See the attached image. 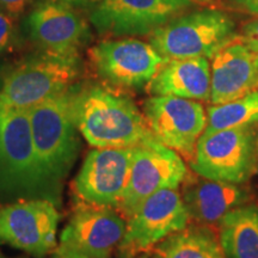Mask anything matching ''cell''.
<instances>
[{"label":"cell","mask_w":258,"mask_h":258,"mask_svg":"<svg viewBox=\"0 0 258 258\" xmlns=\"http://www.w3.org/2000/svg\"><path fill=\"white\" fill-rule=\"evenodd\" d=\"M134 258H151L150 252H143V253H139L138 256H135Z\"/></svg>","instance_id":"obj_29"},{"label":"cell","mask_w":258,"mask_h":258,"mask_svg":"<svg viewBox=\"0 0 258 258\" xmlns=\"http://www.w3.org/2000/svg\"><path fill=\"white\" fill-rule=\"evenodd\" d=\"M257 158H258V138H257Z\"/></svg>","instance_id":"obj_30"},{"label":"cell","mask_w":258,"mask_h":258,"mask_svg":"<svg viewBox=\"0 0 258 258\" xmlns=\"http://www.w3.org/2000/svg\"><path fill=\"white\" fill-rule=\"evenodd\" d=\"M134 147H93L73 180L77 202L117 208L127 186Z\"/></svg>","instance_id":"obj_13"},{"label":"cell","mask_w":258,"mask_h":258,"mask_svg":"<svg viewBox=\"0 0 258 258\" xmlns=\"http://www.w3.org/2000/svg\"><path fill=\"white\" fill-rule=\"evenodd\" d=\"M256 127L249 124L203 133L189 161L190 167L203 178L246 183L258 166Z\"/></svg>","instance_id":"obj_6"},{"label":"cell","mask_w":258,"mask_h":258,"mask_svg":"<svg viewBox=\"0 0 258 258\" xmlns=\"http://www.w3.org/2000/svg\"><path fill=\"white\" fill-rule=\"evenodd\" d=\"M32 0H0V10L18 18L27 11Z\"/></svg>","instance_id":"obj_24"},{"label":"cell","mask_w":258,"mask_h":258,"mask_svg":"<svg viewBox=\"0 0 258 258\" xmlns=\"http://www.w3.org/2000/svg\"><path fill=\"white\" fill-rule=\"evenodd\" d=\"M124 231L125 219L115 208L78 202L59 244L98 258H112Z\"/></svg>","instance_id":"obj_15"},{"label":"cell","mask_w":258,"mask_h":258,"mask_svg":"<svg viewBox=\"0 0 258 258\" xmlns=\"http://www.w3.org/2000/svg\"><path fill=\"white\" fill-rule=\"evenodd\" d=\"M28 32L42 51L62 56H80L91 37L82 12L56 0L35 5L28 17Z\"/></svg>","instance_id":"obj_14"},{"label":"cell","mask_w":258,"mask_h":258,"mask_svg":"<svg viewBox=\"0 0 258 258\" xmlns=\"http://www.w3.org/2000/svg\"><path fill=\"white\" fill-rule=\"evenodd\" d=\"M143 114L159 143L191 160L207 127V111L201 103L173 96H151L144 102Z\"/></svg>","instance_id":"obj_11"},{"label":"cell","mask_w":258,"mask_h":258,"mask_svg":"<svg viewBox=\"0 0 258 258\" xmlns=\"http://www.w3.org/2000/svg\"><path fill=\"white\" fill-rule=\"evenodd\" d=\"M258 123V90L224 104H212L207 109L205 133L221 129Z\"/></svg>","instance_id":"obj_21"},{"label":"cell","mask_w":258,"mask_h":258,"mask_svg":"<svg viewBox=\"0 0 258 258\" xmlns=\"http://www.w3.org/2000/svg\"><path fill=\"white\" fill-rule=\"evenodd\" d=\"M188 177L183 158L158 140L134 147L128 183L116 211L127 219L154 192L178 189Z\"/></svg>","instance_id":"obj_9"},{"label":"cell","mask_w":258,"mask_h":258,"mask_svg":"<svg viewBox=\"0 0 258 258\" xmlns=\"http://www.w3.org/2000/svg\"><path fill=\"white\" fill-rule=\"evenodd\" d=\"M226 3L238 11L258 16V0H226Z\"/></svg>","instance_id":"obj_26"},{"label":"cell","mask_w":258,"mask_h":258,"mask_svg":"<svg viewBox=\"0 0 258 258\" xmlns=\"http://www.w3.org/2000/svg\"><path fill=\"white\" fill-rule=\"evenodd\" d=\"M60 213L43 199L19 200L0 206V243L43 258L55 250Z\"/></svg>","instance_id":"obj_10"},{"label":"cell","mask_w":258,"mask_h":258,"mask_svg":"<svg viewBox=\"0 0 258 258\" xmlns=\"http://www.w3.org/2000/svg\"><path fill=\"white\" fill-rule=\"evenodd\" d=\"M51 258H98L89 254L83 251L74 249L71 246H64V245H57L55 250L51 252Z\"/></svg>","instance_id":"obj_25"},{"label":"cell","mask_w":258,"mask_h":258,"mask_svg":"<svg viewBox=\"0 0 258 258\" xmlns=\"http://www.w3.org/2000/svg\"><path fill=\"white\" fill-rule=\"evenodd\" d=\"M226 258H258V203L232 209L218 225Z\"/></svg>","instance_id":"obj_19"},{"label":"cell","mask_w":258,"mask_h":258,"mask_svg":"<svg viewBox=\"0 0 258 258\" xmlns=\"http://www.w3.org/2000/svg\"><path fill=\"white\" fill-rule=\"evenodd\" d=\"M190 217L178 189L154 192L125 219V231L117 250V258H134L151 252L170 234L185 228Z\"/></svg>","instance_id":"obj_8"},{"label":"cell","mask_w":258,"mask_h":258,"mask_svg":"<svg viewBox=\"0 0 258 258\" xmlns=\"http://www.w3.org/2000/svg\"><path fill=\"white\" fill-rule=\"evenodd\" d=\"M192 5L189 0H99L89 19L103 36H148Z\"/></svg>","instance_id":"obj_12"},{"label":"cell","mask_w":258,"mask_h":258,"mask_svg":"<svg viewBox=\"0 0 258 258\" xmlns=\"http://www.w3.org/2000/svg\"><path fill=\"white\" fill-rule=\"evenodd\" d=\"M80 56L40 51L12 67L0 85V108L28 110L79 82Z\"/></svg>","instance_id":"obj_5"},{"label":"cell","mask_w":258,"mask_h":258,"mask_svg":"<svg viewBox=\"0 0 258 258\" xmlns=\"http://www.w3.org/2000/svg\"><path fill=\"white\" fill-rule=\"evenodd\" d=\"M258 90V51L239 38L212 57L211 103L224 104Z\"/></svg>","instance_id":"obj_16"},{"label":"cell","mask_w":258,"mask_h":258,"mask_svg":"<svg viewBox=\"0 0 258 258\" xmlns=\"http://www.w3.org/2000/svg\"><path fill=\"white\" fill-rule=\"evenodd\" d=\"M151 96L211 101V63L206 57L166 60L146 86Z\"/></svg>","instance_id":"obj_18"},{"label":"cell","mask_w":258,"mask_h":258,"mask_svg":"<svg viewBox=\"0 0 258 258\" xmlns=\"http://www.w3.org/2000/svg\"><path fill=\"white\" fill-rule=\"evenodd\" d=\"M0 258H8V257H4V256H2V254H0ZM22 258V257H21Z\"/></svg>","instance_id":"obj_31"},{"label":"cell","mask_w":258,"mask_h":258,"mask_svg":"<svg viewBox=\"0 0 258 258\" xmlns=\"http://www.w3.org/2000/svg\"><path fill=\"white\" fill-rule=\"evenodd\" d=\"M151 258H226L209 226L196 224L170 234L151 251Z\"/></svg>","instance_id":"obj_20"},{"label":"cell","mask_w":258,"mask_h":258,"mask_svg":"<svg viewBox=\"0 0 258 258\" xmlns=\"http://www.w3.org/2000/svg\"><path fill=\"white\" fill-rule=\"evenodd\" d=\"M239 40L250 49L258 51V18L247 22L241 27Z\"/></svg>","instance_id":"obj_23"},{"label":"cell","mask_w":258,"mask_h":258,"mask_svg":"<svg viewBox=\"0 0 258 258\" xmlns=\"http://www.w3.org/2000/svg\"><path fill=\"white\" fill-rule=\"evenodd\" d=\"M16 17L0 10V55L8 53L16 40Z\"/></svg>","instance_id":"obj_22"},{"label":"cell","mask_w":258,"mask_h":258,"mask_svg":"<svg viewBox=\"0 0 258 258\" xmlns=\"http://www.w3.org/2000/svg\"><path fill=\"white\" fill-rule=\"evenodd\" d=\"M189 2L198 3V4H209V3H212L213 0H189Z\"/></svg>","instance_id":"obj_28"},{"label":"cell","mask_w":258,"mask_h":258,"mask_svg":"<svg viewBox=\"0 0 258 258\" xmlns=\"http://www.w3.org/2000/svg\"><path fill=\"white\" fill-rule=\"evenodd\" d=\"M238 38L235 23L226 12L203 9L170 19L148 35V43L165 60L212 59Z\"/></svg>","instance_id":"obj_4"},{"label":"cell","mask_w":258,"mask_h":258,"mask_svg":"<svg viewBox=\"0 0 258 258\" xmlns=\"http://www.w3.org/2000/svg\"><path fill=\"white\" fill-rule=\"evenodd\" d=\"M56 2L69 5L71 8L79 10V11H83V10H90L91 11V9L99 0H56Z\"/></svg>","instance_id":"obj_27"},{"label":"cell","mask_w":258,"mask_h":258,"mask_svg":"<svg viewBox=\"0 0 258 258\" xmlns=\"http://www.w3.org/2000/svg\"><path fill=\"white\" fill-rule=\"evenodd\" d=\"M184 183L182 199L190 219L209 227L211 225H219L227 213L245 205L251 199L249 189L243 184L203 177L191 179L190 175Z\"/></svg>","instance_id":"obj_17"},{"label":"cell","mask_w":258,"mask_h":258,"mask_svg":"<svg viewBox=\"0 0 258 258\" xmlns=\"http://www.w3.org/2000/svg\"><path fill=\"white\" fill-rule=\"evenodd\" d=\"M88 57L97 78L123 91L146 89L166 61L148 42L131 37L98 42Z\"/></svg>","instance_id":"obj_7"},{"label":"cell","mask_w":258,"mask_h":258,"mask_svg":"<svg viewBox=\"0 0 258 258\" xmlns=\"http://www.w3.org/2000/svg\"><path fill=\"white\" fill-rule=\"evenodd\" d=\"M71 88L28 109L38 160L60 190L82 150V135L71 115Z\"/></svg>","instance_id":"obj_3"},{"label":"cell","mask_w":258,"mask_h":258,"mask_svg":"<svg viewBox=\"0 0 258 258\" xmlns=\"http://www.w3.org/2000/svg\"><path fill=\"white\" fill-rule=\"evenodd\" d=\"M71 115L80 135L93 147H137L157 140L133 98L102 82L74 84Z\"/></svg>","instance_id":"obj_1"},{"label":"cell","mask_w":258,"mask_h":258,"mask_svg":"<svg viewBox=\"0 0 258 258\" xmlns=\"http://www.w3.org/2000/svg\"><path fill=\"white\" fill-rule=\"evenodd\" d=\"M35 199L60 208L62 190L51 183L38 160L28 110L0 108V202Z\"/></svg>","instance_id":"obj_2"}]
</instances>
